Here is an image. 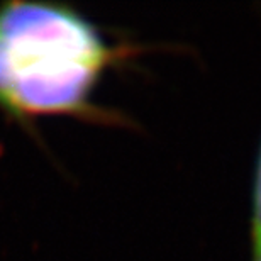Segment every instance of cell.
<instances>
[{"label":"cell","instance_id":"1","mask_svg":"<svg viewBox=\"0 0 261 261\" xmlns=\"http://www.w3.org/2000/svg\"><path fill=\"white\" fill-rule=\"evenodd\" d=\"M141 46L114 43L68 4L12 0L0 5V112L33 129L43 117L129 126L95 102L107 73L126 66Z\"/></svg>","mask_w":261,"mask_h":261},{"label":"cell","instance_id":"2","mask_svg":"<svg viewBox=\"0 0 261 261\" xmlns=\"http://www.w3.org/2000/svg\"><path fill=\"white\" fill-rule=\"evenodd\" d=\"M249 243L251 256L261 251V139L254 161L253 187H251V221H249Z\"/></svg>","mask_w":261,"mask_h":261},{"label":"cell","instance_id":"3","mask_svg":"<svg viewBox=\"0 0 261 261\" xmlns=\"http://www.w3.org/2000/svg\"><path fill=\"white\" fill-rule=\"evenodd\" d=\"M251 258H253V261H261V251L258 254H254V256H251Z\"/></svg>","mask_w":261,"mask_h":261}]
</instances>
